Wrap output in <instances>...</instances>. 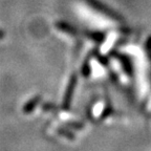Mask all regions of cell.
Instances as JSON below:
<instances>
[{
    "label": "cell",
    "instance_id": "1",
    "mask_svg": "<svg viewBox=\"0 0 151 151\" xmlns=\"http://www.w3.org/2000/svg\"><path fill=\"white\" fill-rule=\"evenodd\" d=\"M3 38V33L2 32H0V39H2Z\"/></svg>",
    "mask_w": 151,
    "mask_h": 151
}]
</instances>
